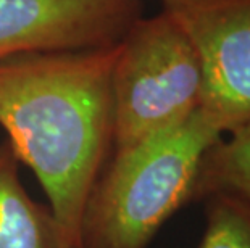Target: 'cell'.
<instances>
[{
    "label": "cell",
    "mask_w": 250,
    "mask_h": 248,
    "mask_svg": "<svg viewBox=\"0 0 250 248\" xmlns=\"http://www.w3.org/2000/svg\"><path fill=\"white\" fill-rule=\"evenodd\" d=\"M116 45L0 61V126L39 179L68 248H81L89 193L113 150Z\"/></svg>",
    "instance_id": "1"
},
{
    "label": "cell",
    "mask_w": 250,
    "mask_h": 248,
    "mask_svg": "<svg viewBox=\"0 0 250 248\" xmlns=\"http://www.w3.org/2000/svg\"><path fill=\"white\" fill-rule=\"evenodd\" d=\"M223 135L199 108L183 123L113 152L86 202L81 248H146L192 200L200 163Z\"/></svg>",
    "instance_id": "2"
},
{
    "label": "cell",
    "mask_w": 250,
    "mask_h": 248,
    "mask_svg": "<svg viewBox=\"0 0 250 248\" xmlns=\"http://www.w3.org/2000/svg\"><path fill=\"white\" fill-rule=\"evenodd\" d=\"M202 70L186 31L168 12L142 17L111 68L113 152L183 123L200 108Z\"/></svg>",
    "instance_id": "3"
},
{
    "label": "cell",
    "mask_w": 250,
    "mask_h": 248,
    "mask_svg": "<svg viewBox=\"0 0 250 248\" xmlns=\"http://www.w3.org/2000/svg\"><path fill=\"white\" fill-rule=\"evenodd\" d=\"M202 70L200 110L223 133L250 123V0H162Z\"/></svg>",
    "instance_id": "4"
},
{
    "label": "cell",
    "mask_w": 250,
    "mask_h": 248,
    "mask_svg": "<svg viewBox=\"0 0 250 248\" xmlns=\"http://www.w3.org/2000/svg\"><path fill=\"white\" fill-rule=\"evenodd\" d=\"M142 17V0H0V61L118 45Z\"/></svg>",
    "instance_id": "5"
},
{
    "label": "cell",
    "mask_w": 250,
    "mask_h": 248,
    "mask_svg": "<svg viewBox=\"0 0 250 248\" xmlns=\"http://www.w3.org/2000/svg\"><path fill=\"white\" fill-rule=\"evenodd\" d=\"M18 165L10 145L0 144V248H68L52 210L21 184Z\"/></svg>",
    "instance_id": "6"
},
{
    "label": "cell",
    "mask_w": 250,
    "mask_h": 248,
    "mask_svg": "<svg viewBox=\"0 0 250 248\" xmlns=\"http://www.w3.org/2000/svg\"><path fill=\"white\" fill-rule=\"evenodd\" d=\"M211 195H225L250 207V123L225 134L205 153L192 200Z\"/></svg>",
    "instance_id": "7"
},
{
    "label": "cell",
    "mask_w": 250,
    "mask_h": 248,
    "mask_svg": "<svg viewBox=\"0 0 250 248\" xmlns=\"http://www.w3.org/2000/svg\"><path fill=\"white\" fill-rule=\"evenodd\" d=\"M197 248H250V207L225 195L207 198V224Z\"/></svg>",
    "instance_id": "8"
}]
</instances>
